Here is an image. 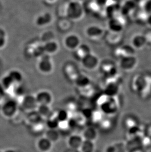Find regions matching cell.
I'll return each mask as SVG.
<instances>
[{
    "instance_id": "1",
    "label": "cell",
    "mask_w": 151,
    "mask_h": 152,
    "mask_svg": "<svg viewBox=\"0 0 151 152\" xmlns=\"http://www.w3.org/2000/svg\"><path fill=\"white\" fill-rule=\"evenodd\" d=\"M84 14V7L80 1L73 0L67 3L66 17L71 21H80L83 19Z\"/></svg>"
},
{
    "instance_id": "2",
    "label": "cell",
    "mask_w": 151,
    "mask_h": 152,
    "mask_svg": "<svg viewBox=\"0 0 151 152\" xmlns=\"http://www.w3.org/2000/svg\"><path fill=\"white\" fill-rule=\"evenodd\" d=\"M37 69L43 75L51 73L54 69V65L51 56L45 54L40 57L37 63Z\"/></svg>"
},
{
    "instance_id": "3",
    "label": "cell",
    "mask_w": 151,
    "mask_h": 152,
    "mask_svg": "<svg viewBox=\"0 0 151 152\" xmlns=\"http://www.w3.org/2000/svg\"><path fill=\"white\" fill-rule=\"evenodd\" d=\"M18 110L17 102L13 99L6 101L1 106V112L7 118H11L16 113Z\"/></svg>"
},
{
    "instance_id": "4",
    "label": "cell",
    "mask_w": 151,
    "mask_h": 152,
    "mask_svg": "<svg viewBox=\"0 0 151 152\" xmlns=\"http://www.w3.org/2000/svg\"><path fill=\"white\" fill-rule=\"evenodd\" d=\"M113 101V97H110L105 95V97L99 102V108L104 114H111L115 110V104Z\"/></svg>"
},
{
    "instance_id": "5",
    "label": "cell",
    "mask_w": 151,
    "mask_h": 152,
    "mask_svg": "<svg viewBox=\"0 0 151 152\" xmlns=\"http://www.w3.org/2000/svg\"><path fill=\"white\" fill-rule=\"evenodd\" d=\"M138 59L135 55L127 56L119 60V66L122 69L126 72H131L136 67Z\"/></svg>"
},
{
    "instance_id": "6",
    "label": "cell",
    "mask_w": 151,
    "mask_h": 152,
    "mask_svg": "<svg viewBox=\"0 0 151 152\" xmlns=\"http://www.w3.org/2000/svg\"><path fill=\"white\" fill-rule=\"evenodd\" d=\"M63 44L67 50L74 51L81 44V41L78 35L72 34H68L65 37Z\"/></svg>"
},
{
    "instance_id": "7",
    "label": "cell",
    "mask_w": 151,
    "mask_h": 152,
    "mask_svg": "<svg viewBox=\"0 0 151 152\" xmlns=\"http://www.w3.org/2000/svg\"><path fill=\"white\" fill-rule=\"evenodd\" d=\"M81 62L84 69L90 71L95 70L99 65L98 57L92 53L86 56Z\"/></svg>"
},
{
    "instance_id": "8",
    "label": "cell",
    "mask_w": 151,
    "mask_h": 152,
    "mask_svg": "<svg viewBox=\"0 0 151 152\" xmlns=\"http://www.w3.org/2000/svg\"><path fill=\"white\" fill-rule=\"evenodd\" d=\"M35 96L38 105H51L53 103V95L48 90H42L39 91L35 95Z\"/></svg>"
},
{
    "instance_id": "9",
    "label": "cell",
    "mask_w": 151,
    "mask_h": 152,
    "mask_svg": "<svg viewBox=\"0 0 151 152\" xmlns=\"http://www.w3.org/2000/svg\"><path fill=\"white\" fill-rule=\"evenodd\" d=\"M22 105L25 110L30 112L36 110L38 104L36 101L35 95L28 94L23 96Z\"/></svg>"
},
{
    "instance_id": "10",
    "label": "cell",
    "mask_w": 151,
    "mask_h": 152,
    "mask_svg": "<svg viewBox=\"0 0 151 152\" xmlns=\"http://www.w3.org/2000/svg\"><path fill=\"white\" fill-rule=\"evenodd\" d=\"M86 36L89 39L93 40H97L101 39L104 34V30L102 28L97 25H91L86 28Z\"/></svg>"
},
{
    "instance_id": "11",
    "label": "cell",
    "mask_w": 151,
    "mask_h": 152,
    "mask_svg": "<svg viewBox=\"0 0 151 152\" xmlns=\"http://www.w3.org/2000/svg\"><path fill=\"white\" fill-rule=\"evenodd\" d=\"M84 139L81 135L73 134L69 136L67 141L68 148L80 151Z\"/></svg>"
},
{
    "instance_id": "12",
    "label": "cell",
    "mask_w": 151,
    "mask_h": 152,
    "mask_svg": "<svg viewBox=\"0 0 151 152\" xmlns=\"http://www.w3.org/2000/svg\"><path fill=\"white\" fill-rule=\"evenodd\" d=\"M136 54V49L130 45H124L117 48L115 51V55L119 59L127 56H134Z\"/></svg>"
},
{
    "instance_id": "13",
    "label": "cell",
    "mask_w": 151,
    "mask_h": 152,
    "mask_svg": "<svg viewBox=\"0 0 151 152\" xmlns=\"http://www.w3.org/2000/svg\"><path fill=\"white\" fill-rule=\"evenodd\" d=\"M53 20V16L48 12H44L40 13L35 19L36 25L40 28L45 27L51 23Z\"/></svg>"
},
{
    "instance_id": "14",
    "label": "cell",
    "mask_w": 151,
    "mask_h": 152,
    "mask_svg": "<svg viewBox=\"0 0 151 152\" xmlns=\"http://www.w3.org/2000/svg\"><path fill=\"white\" fill-rule=\"evenodd\" d=\"M54 144L47 138L43 136L39 138L36 141V147L40 152H51Z\"/></svg>"
},
{
    "instance_id": "15",
    "label": "cell",
    "mask_w": 151,
    "mask_h": 152,
    "mask_svg": "<svg viewBox=\"0 0 151 152\" xmlns=\"http://www.w3.org/2000/svg\"><path fill=\"white\" fill-rule=\"evenodd\" d=\"M108 27L110 31L115 33H121L124 29V24L118 17L111 18L108 22Z\"/></svg>"
},
{
    "instance_id": "16",
    "label": "cell",
    "mask_w": 151,
    "mask_h": 152,
    "mask_svg": "<svg viewBox=\"0 0 151 152\" xmlns=\"http://www.w3.org/2000/svg\"><path fill=\"white\" fill-rule=\"evenodd\" d=\"M74 52L76 58L78 61H81L86 56L91 53V50L89 45L83 43L81 44L80 46Z\"/></svg>"
},
{
    "instance_id": "17",
    "label": "cell",
    "mask_w": 151,
    "mask_h": 152,
    "mask_svg": "<svg viewBox=\"0 0 151 152\" xmlns=\"http://www.w3.org/2000/svg\"><path fill=\"white\" fill-rule=\"evenodd\" d=\"M64 70L67 77L73 81H74L81 73L78 71V68L73 63L67 64L64 66Z\"/></svg>"
},
{
    "instance_id": "18",
    "label": "cell",
    "mask_w": 151,
    "mask_h": 152,
    "mask_svg": "<svg viewBox=\"0 0 151 152\" xmlns=\"http://www.w3.org/2000/svg\"><path fill=\"white\" fill-rule=\"evenodd\" d=\"M131 46L136 50H142L146 46L145 39L143 34H135L131 39Z\"/></svg>"
},
{
    "instance_id": "19",
    "label": "cell",
    "mask_w": 151,
    "mask_h": 152,
    "mask_svg": "<svg viewBox=\"0 0 151 152\" xmlns=\"http://www.w3.org/2000/svg\"><path fill=\"white\" fill-rule=\"evenodd\" d=\"M81 135L84 140L95 142L98 137V132L93 126H88L83 129Z\"/></svg>"
},
{
    "instance_id": "20",
    "label": "cell",
    "mask_w": 151,
    "mask_h": 152,
    "mask_svg": "<svg viewBox=\"0 0 151 152\" xmlns=\"http://www.w3.org/2000/svg\"><path fill=\"white\" fill-rule=\"evenodd\" d=\"M74 82L76 86L80 89L87 88L91 84L90 78L83 73H80Z\"/></svg>"
},
{
    "instance_id": "21",
    "label": "cell",
    "mask_w": 151,
    "mask_h": 152,
    "mask_svg": "<svg viewBox=\"0 0 151 152\" xmlns=\"http://www.w3.org/2000/svg\"><path fill=\"white\" fill-rule=\"evenodd\" d=\"M43 48L46 54L53 55L59 51V45L56 40H53L44 43Z\"/></svg>"
},
{
    "instance_id": "22",
    "label": "cell",
    "mask_w": 151,
    "mask_h": 152,
    "mask_svg": "<svg viewBox=\"0 0 151 152\" xmlns=\"http://www.w3.org/2000/svg\"><path fill=\"white\" fill-rule=\"evenodd\" d=\"M44 136L54 144L60 140L61 134L58 129H47L45 132Z\"/></svg>"
},
{
    "instance_id": "23",
    "label": "cell",
    "mask_w": 151,
    "mask_h": 152,
    "mask_svg": "<svg viewBox=\"0 0 151 152\" xmlns=\"http://www.w3.org/2000/svg\"><path fill=\"white\" fill-rule=\"evenodd\" d=\"M136 5L134 1H127L121 7V12L124 15H128L134 13L136 10Z\"/></svg>"
},
{
    "instance_id": "24",
    "label": "cell",
    "mask_w": 151,
    "mask_h": 152,
    "mask_svg": "<svg viewBox=\"0 0 151 152\" xmlns=\"http://www.w3.org/2000/svg\"><path fill=\"white\" fill-rule=\"evenodd\" d=\"M36 111L42 119H43V120H46L53 113L51 105H39L38 106Z\"/></svg>"
},
{
    "instance_id": "25",
    "label": "cell",
    "mask_w": 151,
    "mask_h": 152,
    "mask_svg": "<svg viewBox=\"0 0 151 152\" xmlns=\"http://www.w3.org/2000/svg\"><path fill=\"white\" fill-rule=\"evenodd\" d=\"M118 90V86L115 82H111L107 84L104 90L105 95L110 97L115 96Z\"/></svg>"
},
{
    "instance_id": "26",
    "label": "cell",
    "mask_w": 151,
    "mask_h": 152,
    "mask_svg": "<svg viewBox=\"0 0 151 152\" xmlns=\"http://www.w3.org/2000/svg\"><path fill=\"white\" fill-rule=\"evenodd\" d=\"M46 126L47 129H58L60 122L56 118L55 113L53 112L52 115L46 120Z\"/></svg>"
},
{
    "instance_id": "27",
    "label": "cell",
    "mask_w": 151,
    "mask_h": 152,
    "mask_svg": "<svg viewBox=\"0 0 151 152\" xmlns=\"http://www.w3.org/2000/svg\"><path fill=\"white\" fill-rule=\"evenodd\" d=\"M7 75L10 76V77L13 80L15 85L22 83L23 80V74L19 70L12 69L9 71Z\"/></svg>"
},
{
    "instance_id": "28",
    "label": "cell",
    "mask_w": 151,
    "mask_h": 152,
    "mask_svg": "<svg viewBox=\"0 0 151 152\" xmlns=\"http://www.w3.org/2000/svg\"><path fill=\"white\" fill-rule=\"evenodd\" d=\"M123 37L121 33H115L110 31L107 34V40L110 44L117 45L122 40Z\"/></svg>"
},
{
    "instance_id": "29",
    "label": "cell",
    "mask_w": 151,
    "mask_h": 152,
    "mask_svg": "<svg viewBox=\"0 0 151 152\" xmlns=\"http://www.w3.org/2000/svg\"><path fill=\"white\" fill-rule=\"evenodd\" d=\"M136 10V20L139 24H146L148 13L146 11L140 8L138 11Z\"/></svg>"
},
{
    "instance_id": "30",
    "label": "cell",
    "mask_w": 151,
    "mask_h": 152,
    "mask_svg": "<svg viewBox=\"0 0 151 152\" xmlns=\"http://www.w3.org/2000/svg\"><path fill=\"white\" fill-rule=\"evenodd\" d=\"M27 119L28 122L31 126L36 125L43 120V119H42L36 110L29 112L27 117Z\"/></svg>"
},
{
    "instance_id": "31",
    "label": "cell",
    "mask_w": 151,
    "mask_h": 152,
    "mask_svg": "<svg viewBox=\"0 0 151 152\" xmlns=\"http://www.w3.org/2000/svg\"><path fill=\"white\" fill-rule=\"evenodd\" d=\"M72 22L67 18H62L59 20L57 24L58 28L62 32H67L72 27Z\"/></svg>"
},
{
    "instance_id": "32",
    "label": "cell",
    "mask_w": 151,
    "mask_h": 152,
    "mask_svg": "<svg viewBox=\"0 0 151 152\" xmlns=\"http://www.w3.org/2000/svg\"><path fill=\"white\" fill-rule=\"evenodd\" d=\"M55 115L60 123L67 122L70 118L69 111L66 109H60L55 113Z\"/></svg>"
},
{
    "instance_id": "33",
    "label": "cell",
    "mask_w": 151,
    "mask_h": 152,
    "mask_svg": "<svg viewBox=\"0 0 151 152\" xmlns=\"http://www.w3.org/2000/svg\"><path fill=\"white\" fill-rule=\"evenodd\" d=\"M80 152H95V142L84 140L81 147L80 148Z\"/></svg>"
},
{
    "instance_id": "34",
    "label": "cell",
    "mask_w": 151,
    "mask_h": 152,
    "mask_svg": "<svg viewBox=\"0 0 151 152\" xmlns=\"http://www.w3.org/2000/svg\"><path fill=\"white\" fill-rule=\"evenodd\" d=\"M0 84L4 91L8 90L15 85L13 80L8 75H6L2 78Z\"/></svg>"
},
{
    "instance_id": "35",
    "label": "cell",
    "mask_w": 151,
    "mask_h": 152,
    "mask_svg": "<svg viewBox=\"0 0 151 152\" xmlns=\"http://www.w3.org/2000/svg\"><path fill=\"white\" fill-rule=\"evenodd\" d=\"M7 41V33L3 28L0 27V50L6 46Z\"/></svg>"
},
{
    "instance_id": "36",
    "label": "cell",
    "mask_w": 151,
    "mask_h": 152,
    "mask_svg": "<svg viewBox=\"0 0 151 152\" xmlns=\"http://www.w3.org/2000/svg\"><path fill=\"white\" fill-rule=\"evenodd\" d=\"M15 86H16L14 89V93L16 96H24L26 95L25 88L22 83L15 85Z\"/></svg>"
},
{
    "instance_id": "37",
    "label": "cell",
    "mask_w": 151,
    "mask_h": 152,
    "mask_svg": "<svg viewBox=\"0 0 151 152\" xmlns=\"http://www.w3.org/2000/svg\"><path fill=\"white\" fill-rule=\"evenodd\" d=\"M54 34L53 32L50 31H47L46 32H44L43 34H42L41 39L42 42H44V43L50 42L51 40H54Z\"/></svg>"
},
{
    "instance_id": "38",
    "label": "cell",
    "mask_w": 151,
    "mask_h": 152,
    "mask_svg": "<svg viewBox=\"0 0 151 152\" xmlns=\"http://www.w3.org/2000/svg\"><path fill=\"white\" fill-rule=\"evenodd\" d=\"M145 39L146 46L151 47V29H148L143 34Z\"/></svg>"
},
{
    "instance_id": "39",
    "label": "cell",
    "mask_w": 151,
    "mask_h": 152,
    "mask_svg": "<svg viewBox=\"0 0 151 152\" xmlns=\"http://www.w3.org/2000/svg\"><path fill=\"white\" fill-rule=\"evenodd\" d=\"M105 152H117V148L115 145H109L106 146Z\"/></svg>"
},
{
    "instance_id": "40",
    "label": "cell",
    "mask_w": 151,
    "mask_h": 152,
    "mask_svg": "<svg viewBox=\"0 0 151 152\" xmlns=\"http://www.w3.org/2000/svg\"><path fill=\"white\" fill-rule=\"evenodd\" d=\"M146 25H147V26L149 27V29H151V14L148 15Z\"/></svg>"
},
{
    "instance_id": "41",
    "label": "cell",
    "mask_w": 151,
    "mask_h": 152,
    "mask_svg": "<svg viewBox=\"0 0 151 152\" xmlns=\"http://www.w3.org/2000/svg\"><path fill=\"white\" fill-rule=\"evenodd\" d=\"M43 1L48 4H53L56 3L57 0H43Z\"/></svg>"
},
{
    "instance_id": "42",
    "label": "cell",
    "mask_w": 151,
    "mask_h": 152,
    "mask_svg": "<svg viewBox=\"0 0 151 152\" xmlns=\"http://www.w3.org/2000/svg\"><path fill=\"white\" fill-rule=\"evenodd\" d=\"M64 152H80L79 150H76L71 149L70 148H68V149L66 150Z\"/></svg>"
},
{
    "instance_id": "43",
    "label": "cell",
    "mask_w": 151,
    "mask_h": 152,
    "mask_svg": "<svg viewBox=\"0 0 151 152\" xmlns=\"http://www.w3.org/2000/svg\"><path fill=\"white\" fill-rule=\"evenodd\" d=\"M4 152H16L15 151V150L12 149H8L5 150Z\"/></svg>"
},
{
    "instance_id": "44",
    "label": "cell",
    "mask_w": 151,
    "mask_h": 152,
    "mask_svg": "<svg viewBox=\"0 0 151 152\" xmlns=\"http://www.w3.org/2000/svg\"></svg>"
}]
</instances>
